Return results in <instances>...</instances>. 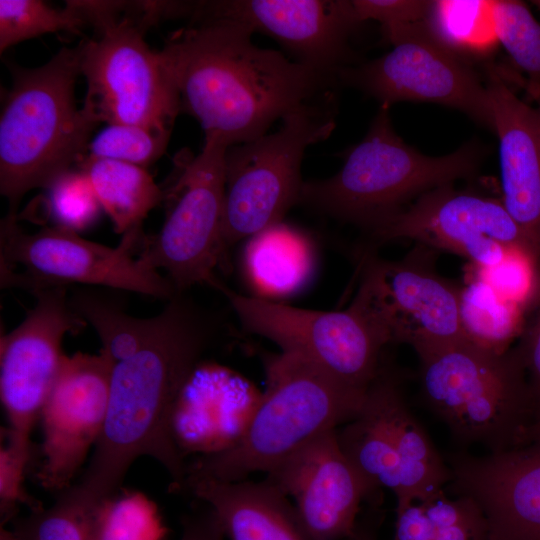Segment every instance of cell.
<instances>
[{
	"label": "cell",
	"mask_w": 540,
	"mask_h": 540,
	"mask_svg": "<svg viewBox=\"0 0 540 540\" xmlns=\"http://www.w3.org/2000/svg\"><path fill=\"white\" fill-rule=\"evenodd\" d=\"M418 357L421 398L458 445L523 446L535 403L515 346L496 354L462 339Z\"/></svg>",
	"instance_id": "obj_5"
},
{
	"label": "cell",
	"mask_w": 540,
	"mask_h": 540,
	"mask_svg": "<svg viewBox=\"0 0 540 540\" xmlns=\"http://www.w3.org/2000/svg\"><path fill=\"white\" fill-rule=\"evenodd\" d=\"M451 491L481 508L488 540H540V440L476 456L448 453Z\"/></svg>",
	"instance_id": "obj_19"
},
{
	"label": "cell",
	"mask_w": 540,
	"mask_h": 540,
	"mask_svg": "<svg viewBox=\"0 0 540 540\" xmlns=\"http://www.w3.org/2000/svg\"><path fill=\"white\" fill-rule=\"evenodd\" d=\"M473 272L527 313L540 297V257L529 251L513 250L497 265Z\"/></svg>",
	"instance_id": "obj_33"
},
{
	"label": "cell",
	"mask_w": 540,
	"mask_h": 540,
	"mask_svg": "<svg viewBox=\"0 0 540 540\" xmlns=\"http://www.w3.org/2000/svg\"><path fill=\"white\" fill-rule=\"evenodd\" d=\"M253 31L224 18H190L159 51L181 111L230 145L252 141L293 110L333 92L332 74L256 46Z\"/></svg>",
	"instance_id": "obj_2"
},
{
	"label": "cell",
	"mask_w": 540,
	"mask_h": 540,
	"mask_svg": "<svg viewBox=\"0 0 540 540\" xmlns=\"http://www.w3.org/2000/svg\"><path fill=\"white\" fill-rule=\"evenodd\" d=\"M265 365L267 388L241 437L187 464L184 483L234 482L254 472L268 473L316 437L352 420L363 404L367 390L343 383L298 355L281 352Z\"/></svg>",
	"instance_id": "obj_4"
},
{
	"label": "cell",
	"mask_w": 540,
	"mask_h": 540,
	"mask_svg": "<svg viewBox=\"0 0 540 540\" xmlns=\"http://www.w3.org/2000/svg\"><path fill=\"white\" fill-rule=\"evenodd\" d=\"M166 532L153 501L140 492L122 491L95 506L87 540H164Z\"/></svg>",
	"instance_id": "obj_27"
},
{
	"label": "cell",
	"mask_w": 540,
	"mask_h": 540,
	"mask_svg": "<svg viewBox=\"0 0 540 540\" xmlns=\"http://www.w3.org/2000/svg\"><path fill=\"white\" fill-rule=\"evenodd\" d=\"M86 26L73 1L56 9L39 0H0V53L47 33L80 34Z\"/></svg>",
	"instance_id": "obj_28"
},
{
	"label": "cell",
	"mask_w": 540,
	"mask_h": 540,
	"mask_svg": "<svg viewBox=\"0 0 540 540\" xmlns=\"http://www.w3.org/2000/svg\"><path fill=\"white\" fill-rule=\"evenodd\" d=\"M527 312L505 299L474 272L459 289V320L464 338L503 354L521 336Z\"/></svg>",
	"instance_id": "obj_25"
},
{
	"label": "cell",
	"mask_w": 540,
	"mask_h": 540,
	"mask_svg": "<svg viewBox=\"0 0 540 540\" xmlns=\"http://www.w3.org/2000/svg\"><path fill=\"white\" fill-rule=\"evenodd\" d=\"M170 135L148 128L109 124L89 143L87 156L146 168L165 152Z\"/></svg>",
	"instance_id": "obj_31"
},
{
	"label": "cell",
	"mask_w": 540,
	"mask_h": 540,
	"mask_svg": "<svg viewBox=\"0 0 540 540\" xmlns=\"http://www.w3.org/2000/svg\"><path fill=\"white\" fill-rule=\"evenodd\" d=\"M434 527L421 503H413L396 512L392 540H433Z\"/></svg>",
	"instance_id": "obj_38"
},
{
	"label": "cell",
	"mask_w": 540,
	"mask_h": 540,
	"mask_svg": "<svg viewBox=\"0 0 540 540\" xmlns=\"http://www.w3.org/2000/svg\"><path fill=\"white\" fill-rule=\"evenodd\" d=\"M143 236L142 230L129 232L117 247H108L59 226L26 233L18 216L8 213L0 222L1 288L33 293L70 285L104 286L167 301L176 293L171 282L137 257Z\"/></svg>",
	"instance_id": "obj_8"
},
{
	"label": "cell",
	"mask_w": 540,
	"mask_h": 540,
	"mask_svg": "<svg viewBox=\"0 0 540 540\" xmlns=\"http://www.w3.org/2000/svg\"><path fill=\"white\" fill-rule=\"evenodd\" d=\"M431 1L422 0H353L352 5L359 23L375 20L380 23L383 35L426 20Z\"/></svg>",
	"instance_id": "obj_35"
},
{
	"label": "cell",
	"mask_w": 540,
	"mask_h": 540,
	"mask_svg": "<svg viewBox=\"0 0 540 540\" xmlns=\"http://www.w3.org/2000/svg\"><path fill=\"white\" fill-rule=\"evenodd\" d=\"M528 94L531 95L538 102V110L540 112V87L528 91Z\"/></svg>",
	"instance_id": "obj_42"
},
{
	"label": "cell",
	"mask_w": 540,
	"mask_h": 540,
	"mask_svg": "<svg viewBox=\"0 0 540 540\" xmlns=\"http://www.w3.org/2000/svg\"><path fill=\"white\" fill-rule=\"evenodd\" d=\"M215 321L176 292L148 317L134 343L111 359L109 400L102 433L80 481L72 485L89 505L119 492L133 462L150 456L181 490L187 463L173 433L175 407L215 335Z\"/></svg>",
	"instance_id": "obj_1"
},
{
	"label": "cell",
	"mask_w": 540,
	"mask_h": 540,
	"mask_svg": "<svg viewBox=\"0 0 540 540\" xmlns=\"http://www.w3.org/2000/svg\"><path fill=\"white\" fill-rule=\"evenodd\" d=\"M487 89L499 142L501 200L540 253V112L495 72Z\"/></svg>",
	"instance_id": "obj_20"
},
{
	"label": "cell",
	"mask_w": 540,
	"mask_h": 540,
	"mask_svg": "<svg viewBox=\"0 0 540 540\" xmlns=\"http://www.w3.org/2000/svg\"><path fill=\"white\" fill-rule=\"evenodd\" d=\"M421 504L434 527L433 540H488L485 516L472 498L450 499L442 491Z\"/></svg>",
	"instance_id": "obj_34"
},
{
	"label": "cell",
	"mask_w": 540,
	"mask_h": 540,
	"mask_svg": "<svg viewBox=\"0 0 540 540\" xmlns=\"http://www.w3.org/2000/svg\"><path fill=\"white\" fill-rule=\"evenodd\" d=\"M370 234L379 243L411 239L425 247L449 251L466 258L476 269L493 267L517 249L540 257L501 198L456 190L452 185L421 195Z\"/></svg>",
	"instance_id": "obj_13"
},
{
	"label": "cell",
	"mask_w": 540,
	"mask_h": 540,
	"mask_svg": "<svg viewBox=\"0 0 540 540\" xmlns=\"http://www.w3.org/2000/svg\"><path fill=\"white\" fill-rule=\"evenodd\" d=\"M9 70L11 86L0 114V192L8 213L17 215L28 192L48 189L80 165L101 122L76 103L79 44L62 47L39 67L9 64Z\"/></svg>",
	"instance_id": "obj_3"
},
{
	"label": "cell",
	"mask_w": 540,
	"mask_h": 540,
	"mask_svg": "<svg viewBox=\"0 0 540 540\" xmlns=\"http://www.w3.org/2000/svg\"><path fill=\"white\" fill-rule=\"evenodd\" d=\"M540 440V405L535 408L533 419L528 426L523 445Z\"/></svg>",
	"instance_id": "obj_41"
},
{
	"label": "cell",
	"mask_w": 540,
	"mask_h": 540,
	"mask_svg": "<svg viewBox=\"0 0 540 540\" xmlns=\"http://www.w3.org/2000/svg\"><path fill=\"white\" fill-rule=\"evenodd\" d=\"M210 286L227 298L245 329L274 342L281 352L298 355L360 391L378 374L385 346L349 307H293L236 293L218 278Z\"/></svg>",
	"instance_id": "obj_12"
},
{
	"label": "cell",
	"mask_w": 540,
	"mask_h": 540,
	"mask_svg": "<svg viewBox=\"0 0 540 540\" xmlns=\"http://www.w3.org/2000/svg\"><path fill=\"white\" fill-rule=\"evenodd\" d=\"M32 294L33 307L0 344V396L10 424L8 446L27 461L33 425L65 357L63 338L87 325L72 309L68 287Z\"/></svg>",
	"instance_id": "obj_14"
},
{
	"label": "cell",
	"mask_w": 540,
	"mask_h": 540,
	"mask_svg": "<svg viewBox=\"0 0 540 540\" xmlns=\"http://www.w3.org/2000/svg\"><path fill=\"white\" fill-rule=\"evenodd\" d=\"M281 120L277 131L226 151L222 222L225 252L235 243L280 223L299 203L304 153L310 145L327 139L335 127L333 92L300 106Z\"/></svg>",
	"instance_id": "obj_7"
},
{
	"label": "cell",
	"mask_w": 540,
	"mask_h": 540,
	"mask_svg": "<svg viewBox=\"0 0 540 540\" xmlns=\"http://www.w3.org/2000/svg\"><path fill=\"white\" fill-rule=\"evenodd\" d=\"M182 489L212 509L229 540H311L288 496L266 479H192Z\"/></svg>",
	"instance_id": "obj_22"
},
{
	"label": "cell",
	"mask_w": 540,
	"mask_h": 540,
	"mask_svg": "<svg viewBox=\"0 0 540 540\" xmlns=\"http://www.w3.org/2000/svg\"><path fill=\"white\" fill-rule=\"evenodd\" d=\"M381 504H369L368 514L358 520L353 535L347 540H377L376 530L382 520Z\"/></svg>",
	"instance_id": "obj_40"
},
{
	"label": "cell",
	"mask_w": 540,
	"mask_h": 540,
	"mask_svg": "<svg viewBox=\"0 0 540 540\" xmlns=\"http://www.w3.org/2000/svg\"><path fill=\"white\" fill-rule=\"evenodd\" d=\"M94 508L69 486L49 508L15 520L11 530L1 527V540H87Z\"/></svg>",
	"instance_id": "obj_29"
},
{
	"label": "cell",
	"mask_w": 540,
	"mask_h": 540,
	"mask_svg": "<svg viewBox=\"0 0 540 540\" xmlns=\"http://www.w3.org/2000/svg\"><path fill=\"white\" fill-rule=\"evenodd\" d=\"M426 249L421 245L397 261L364 254L349 305L384 346L408 344L418 356L465 339L460 286L434 271Z\"/></svg>",
	"instance_id": "obj_11"
},
{
	"label": "cell",
	"mask_w": 540,
	"mask_h": 540,
	"mask_svg": "<svg viewBox=\"0 0 540 540\" xmlns=\"http://www.w3.org/2000/svg\"><path fill=\"white\" fill-rule=\"evenodd\" d=\"M426 27L438 44L464 60L488 57L499 45L494 0L431 1Z\"/></svg>",
	"instance_id": "obj_26"
},
{
	"label": "cell",
	"mask_w": 540,
	"mask_h": 540,
	"mask_svg": "<svg viewBox=\"0 0 540 540\" xmlns=\"http://www.w3.org/2000/svg\"><path fill=\"white\" fill-rule=\"evenodd\" d=\"M93 29L95 36L79 43L87 83L83 105L101 123L171 135L181 112L179 93L160 52L146 43L148 28L133 5L106 14Z\"/></svg>",
	"instance_id": "obj_9"
},
{
	"label": "cell",
	"mask_w": 540,
	"mask_h": 540,
	"mask_svg": "<svg viewBox=\"0 0 540 540\" xmlns=\"http://www.w3.org/2000/svg\"><path fill=\"white\" fill-rule=\"evenodd\" d=\"M229 147L220 135L205 134L199 154L177 157L172 179L163 188V224L141 240L138 259L152 270H164L178 293L196 284L210 285L226 254L222 222Z\"/></svg>",
	"instance_id": "obj_10"
},
{
	"label": "cell",
	"mask_w": 540,
	"mask_h": 540,
	"mask_svg": "<svg viewBox=\"0 0 540 540\" xmlns=\"http://www.w3.org/2000/svg\"><path fill=\"white\" fill-rule=\"evenodd\" d=\"M220 522L210 507L194 512L182 520L180 540H225Z\"/></svg>",
	"instance_id": "obj_39"
},
{
	"label": "cell",
	"mask_w": 540,
	"mask_h": 540,
	"mask_svg": "<svg viewBox=\"0 0 540 540\" xmlns=\"http://www.w3.org/2000/svg\"><path fill=\"white\" fill-rule=\"evenodd\" d=\"M336 80L377 99L430 102L458 109L492 129L487 84L469 63L438 44L426 21L403 35L387 54L336 72Z\"/></svg>",
	"instance_id": "obj_15"
},
{
	"label": "cell",
	"mask_w": 540,
	"mask_h": 540,
	"mask_svg": "<svg viewBox=\"0 0 540 540\" xmlns=\"http://www.w3.org/2000/svg\"><path fill=\"white\" fill-rule=\"evenodd\" d=\"M336 430L316 437L267 473L266 480L293 498L311 540L350 538L361 503L382 500L381 491H375L344 455Z\"/></svg>",
	"instance_id": "obj_17"
},
{
	"label": "cell",
	"mask_w": 540,
	"mask_h": 540,
	"mask_svg": "<svg viewBox=\"0 0 540 540\" xmlns=\"http://www.w3.org/2000/svg\"><path fill=\"white\" fill-rule=\"evenodd\" d=\"M112 362L98 354L64 357L42 408L43 463L40 484L60 493L69 486L104 428Z\"/></svg>",
	"instance_id": "obj_16"
},
{
	"label": "cell",
	"mask_w": 540,
	"mask_h": 540,
	"mask_svg": "<svg viewBox=\"0 0 540 540\" xmlns=\"http://www.w3.org/2000/svg\"><path fill=\"white\" fill-rule=\"evenodd\" d=\"M401 383L400 374L382 362L357 415L336 430L341 450L367 483L395 497L400 492L395 427L404 398Z\"/></svg>",
	"instance_id": "obj_21"
},
{
	"label": "cell",
	"mask_w": 540,
	"mask_h": 540,
	"mask_svg": "<svg viewBox=\"0 0 540 540\" xmlns=\"http://www.w3.org/2000/svg\"><path fill=\"white\" fill-rule=\"evenodd\" d=\"M494 15L499 44L528 76L527 92L540 87V23L522 1L494 0Z\"/></svg>",
	"instance_id": "obj_30"
},
{
	"label": "cell",
	"mask_w": 540,
	"mask_h": 540,
	"mask_svg": "<svg viewBox=\"0 0 540 540\" xmlns=\"http://www.w3.org/2000/svg\"><path fill=\"white\" fill-rule=\"evenodd\" d=\"M245 253L252 284L267 295L295 291L306 281L311 269L307 241L281 222L252 236Z\"/></svg>",
	"instance_id": "obj_24"
},
{
	"label": "cell",
	"mask_w": 540,
	"mask_h": 540,
	"mask_svg": "<svg viewBox=\"0 0 540 540\" xmlns=\"http://www.w3.org/2000/svg\"><path fill=\"white\" fill-rule=\"evenodd\" d=\"M28 463L16 456L4 446L0 453V513L1 525L13 519L19 504H26L31 511L39 510L42 505L28 496L23 488L25 469Z\"/></svg>",
	"instance_id": "obj_36"
},
{
	"label": "cell",
	"mask_w": 540,
	"mask_h": 540,
	"mask_svg": "<svg viewBox=\"0 0 540 540\" xmlns=\"http://www.w3.org/2000/svg\"><path fill=\"white\" fill-rule=\"evenodd\" d=\"M529 314L515 348L525 368L536 408L540 405V297Z\"/></svg>",
	"instance_id": "obj_37"
},
{
	"label": "cell",
	"mask_w": 540,
	"mask_h": 540,
	"mask_svg": "<svg viewBox=\"0 0 540 540\" xmlns=\"http://www.w3.org/2000/svg\"><path fill=\"white\" fill-rule=\"evenodd\" d=\"M46 190L48 209L55 226L79 232L97 220L102 208L82 170L66 172Z\"/></svg>",
	"instance_id": "obj_32"
},
{
	"label": "cell",
	"mask_w": 540,
	"mask_h": 540,
	"mask_svg": "<svg viewBox=\"0 0 540 540\" xmlns=\"http://www.w3.org/2000/svg\"><path fill=\"white\" fill-rule=\"evenodd\" d=\"M534 5L538 8L540 11V0L539 1H533Z\"/></svg>",
	"instance_id": "obj_43"
},
{
	"label": "cell",
	"mask_w": 540,
	"mask_h": 540,
	"mask_svg": "<svg viewBox=\"0 0 540 540\" xmlns=\"http://www.w3.org/2000/svg\"><path fill=\"white\" fill-rule=\"evenodd\" d=\"M78 167L87 175L101 208L119 234L142 230L143 220L163 201V188L146 168L90 156Z\"/></svg>",
	"instance_id": "obj_23"
},
{
	"label": "cell",
	"mask_w": 540,
	"mask_h": 540,
	"mask_svg": "<svg viewBox=\"0 0 540 540\" xmlns=\"http://www.w3.org/2000/svg\"><path fill=\"white\" fill-rule=\"evenodd\" d=\"M197 17L229 19L265 33L295 61L334 76L348 66L349 38L361 24L346 0L196 1L189 19Z\"/></svg>",
	"instance_id": "obj_18"
},
{
	"label": "cell",
	"mask_w": 540,
	"mask_h": 540,
	"mask_svg": "<svg viewBox=\"0 0 540 540\" xmlns=\"http://www.w3.org/2000/svg\"><path fill=\"white\" fill-rule=\"evenodd\" d=\"M388 109L381 106L336 174L303 183L299 203L370 231L410 201L477 172L478 147L465 145L439 157L421 154L396 134Z\"/></svg>",
	"instance_id": "obj_6"
}]
</instances>
